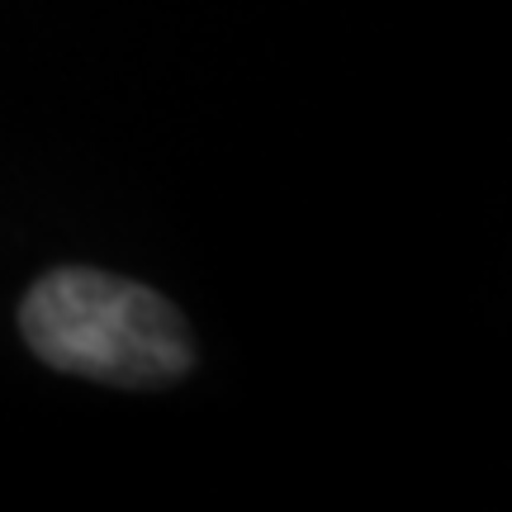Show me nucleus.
I'll use <instances>...</instances> for the list:
<instances>
[{
  "mask_svg": "<svg viewBox=\"0 0 512 512\" xmlns=\"http://www.w3.org/2000/svg\"><path fill=\"white\" fill-rule=\"evenodd\" d=\"M19 337L43 366L114 389H166L195 370V342L171 299L91 266L29 285Z\"/></svg>",
  "mask_w": 512,
  "mask_h": 512,
  "instance_id": "nucleus-1",
  "label": "nucleus"
}]
</instances>
